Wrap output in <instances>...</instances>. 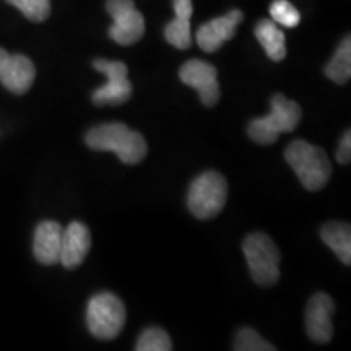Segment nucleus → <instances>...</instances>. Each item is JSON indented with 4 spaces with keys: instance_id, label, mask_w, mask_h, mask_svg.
<instances>
[{
    "instance_id": "obj_1",
    "label": "nucleus",
    "mask_w": 351,
    "mask_h": 351,
    "mask_svg": "<svg viewBox=\"0 0 351 351\" xmlns=\"http://www.w3.org/2000/svg\"><path fill=\"white\" fill-rule=\"evenodd\" d=\"M85 142L91 150L116 153L125 165H138L147 156L148 150L142 134L130 130L119 122L93 127L86 134Z\"/></svg>"
},
{
    "instance_id": "obj_2",
    "label": "nucleus",
    "mask_w": 351,
    "mask_h": 351,
    "mask_svg": "<svg viewBox=\"0 0 351 351\" xmlns=\"http://www.w3.org/2000/svg\"><path fill=\"white\" fill-rule=\"evenodd\" d=\"M285 160L307 191L317 192L330 181L332 163L320 147H314L304 140H295L285 150Z\"/></svg>"
},
{
    "instance_id": "obj_3",
    "label": "nucleus",
    "mask_w": 351,
    "mask_h": 351,
    "mask_svg": "<svg viewBox=\"0 0 351 351\" xmlns=\"http://www.w3.org/2000/svg\"><path fill=\"white\" fill-rule=\"evenodd\" d=\"M269 116L254 119L249 124V137L258 145H271L282 134L293 132L301 122V106L283 95H274Z\"/></svg>"
},
{
    "instance_id": "obj_4",
    "label": "nucleus",
    "mask_w": 351,
    "mask_h": 351,
    "mask_svg": "<svg viewBox=\"0 0 351 351\" xmlns=\"http://www.w3.org/2000/svg\"><path fill=\"white\" fill-rule=\"evenodd\" d=\"M86 326L99 340H112L125 326V306L112 293H98L86 307Z\"/></svg>"
},
{
    "instance_id": "obj_5",
    "label": "nucleus",
    "mask_w": 351,
    "mask_h": 351,
    "mask_svg": "<svg viewBox=\"0 0 351 351\" xmlns=\"http://www.w3.org/2000/svg\"><path fill=\"white\" fill-rule=\"evenodd\" d=\"M228 199V182L217 171L197 176L187 194V207L199 219L217 217Z\"/></svg>"
},
{
    "instance_id": "obj_6",
    "label": "nucleus",
    "mask_w": 351,
    "mask_h": 351,
    "mask_svg": "<svg viewBox=\"0 0 351 351\" xmlns=\"http://www.w3.org/2000/svg\"><path fill=\"white\" fill-rule=\"evenodd\" d=\"M252 280L261 287H271L280 278V251L270 236L254 232L243 244Z\"/></svg>"
},
{
    "instance_id": "obj_7",
    "label": "nucleus",
    "mask_w": 351,
    "mask_h": 351,
    "mask_svg": "<svg viewBox=\"0 0 351 351\" xmlns=\"http://www.w3.org/2000/svg\"><path fill=\"white\" fill-rule=\"evenodd\" d=\"M93 67L108 77V82L93 93V103L96 106H119L130 99L132 83L127 78L129 70L124 62L96 59Z\"/></svg>"
},
{
    "instance_id": "obj_8",
    "label": "nucleus",
    "mask_w": 351,
    "mask_h": 351,
    "mask_svg": "<svg viewBox=\"0 0 351 351\" xmlns=\"http://www.w3.org/2000/svg\"><path fill=\"white\" fill-rule=\"evenodd\" d=\"M106 10L112 16L109 36L121 46H132L140 41L145 33V19L134 0H108Z\"/></svg>"
},
{
    "instance_id": "obj_9",
    "label": "nucleus",
    "mask_w": 351,
    "mask_h": 351,
    "mask_svg": "<svg viewBox=\"0 0 351 351\" xmlns=\"http://www.w3.org/2000/svg\"><path fill=\"white\" fill-rule=\"evenodd\" d=\"M217 75V69L212 64L199 59L189 60L179 70V78H181L182 83L197 90L200 101L207 108L217 106L219 101V85Z\"/></svg>"
},
{
    "instance_id": "obj_10",
    "label": "nucleus",
    "mask_w": 351,
    "mask_h": 351,
    "mask_svg": "<svg viewBox=\"0 0 351 351\" xmlns=\"http://www.w3.org/2000/svg\"><path fill=\"white\" fill-rule=\"evenodd\" d=\"M335 302L327 293H315L306 306V332L315 343L326 345L333 337L332 315Z\"/></svg>"
},
{
    "instance_id": "obj_11",
    "label": "nucleus",
    "mask_w": 351,
    "mask_h": 351,
    "mask_svg": "<svg viewBox=\"0 0 351 351\" xmlns=\"http://www.w3.org/2000/svg\"><path fill=\"white\" fill-rule=\"evenodd\" d=\"M36 77V69L26 56H12L0 49V83L15 95H23L29 90Z\"/></svg>"
},
{
    "instance_id": "obj_12",
    "label": "nucleus",
    "mask_w": 351,
    "mask_h": 351,
    "mask_svg": "<svg viewBox=\"0 0 351 351\" xmlns=\"http://www.w3.org/2000/svg\"><path fill=\"white\" fill-rule=\"evenodd\" d=\"M244 13L241 10H231L226 15L218 16L202 25L197 32V44L202 51L217 52L226 41L234 38L236 28L243 21Z\"/></svg>"
},
{
    "instance_id": "obj_13",
    "label": "nucleus",
    "mask_w": 351,
    "mask_h": 351,
    "mask_svg": "<svg viewBox=\"0 0 351 351\" xmlns=\"http://www.w3.org/2000/svg\"><path fill=\"white\" fill-rule=\"evenodd\" d=\"M91 247V232L86 225L80 221H72L62 231V244H60L59 262L67 270L80 267Z\"/></svg>"
},
{
    "instance_id": "obj_14",
    "label": "nucleus",
    "mask_w": 351,
    "mask_h": 351,
    "mask_svg": "<svg viewBox=\"0 0 351 351\" xmlns=\"http://www.w3.org/2000/svg\"><path fill=\"white\" fill-rule=\"evenodd\" d=\"M64 228L56 221H43L34 231L33 252L34 257L43 265L59 263L60 244H62Z\"/></svg>"
},
{
    "instance_id": "obj_15",
    "label": "nucleus",
    "mask_w": 351,
    "mask_h": 351,
    "mask_svg": "<svg viewBox=\"0 0 351 351\" xmlns=\"http://www.w3.org/2000/svg\"><path fill=\"white\" fill-rule=\"evenodd\" d=\"M176 19L166 25L165 36L171 46L178 49H189L192 44L191 16L192 0H173Z\"/></svg>"
},
{
    "instance_id": "obj_16",
    "label": "nucleus",
    "mask_w": 351,
    "mask_h": 351,
    "mask_svg": "<svg viewBox=\"0 0 351 351\" xmlns=\"http://www.w3.org/2000/svg\"><path fill=\"white\" fill-rule=\"evenodd\" d=\"M256 38L274 62H282L287 57V39L274 20H261L254 29Z\"/></svg>"
},
{
    "instance_id": "obj_17",
    "label": "nucleus",
    "mask_w": 351,
    "mask_h": 351,
    "mask_svg": "<svg viewBox=\"0 0 351 351\" xmlns=\"http://www.w3.org/2000/svg\"><path fill=\"white\" fill-rule=\"evenodd\" d=\"M322 241L335 252L341 263H351V228L348 223L332 221L322 226L320 230Z\"/></svg>"
},
{
    "instance_id": "obj_18",
    "label": "nucleus",
    "mask_w": 351,
    "mask_h": 351,
    "mask_svg": "<svg viewBox=\"0 0 351 351\" xmlns=\"http://www.w3.org/2000/svg\"><path fill=\"white\" fill-rule=\"evenodd\" d=\"M326 75L332 82L345 85L351 77V39L346 36L326 67Z\"/></svg>"
},
{
    "instance_id": "obj_19",
    "label": "nucleus",
    "mask_w": 351,
    "mask_h": 351,
    "mask_svg": "<svg viewBox=\"0 0 351 351\" xmlns=\"http://www.w3.org/2000/svg\"><path fill=\"white\" fill-rule=\"evenodd\" d=\"M137 351H169L173 350V343H171L169 335L163 328L150 327L145 328L137 340L135 345Z\"/></svg>"
},
{
    "instance_id": "obj_20",
    "label": "nucleus",
    "mask_w": 351,
    "mask_h": 351,
    "mask_svg": "<svg viewBox=\"0 0 351 351\" xmlns=\"http://www.w3.org/2000/svg\"><path fill=\"white\" fill-rule=\"evenodd\" d=\"M270 16L276 25L285 28H295L301 21V13L288 0H275L270 5Z\"/></svg>"
},
{
    "instance_id": "obj_21",
    "label": "nucleus",
    "mask_w": 351,
    "mask_h": 351,
    "mask_svg": "<svg viewBox=\"0 0 351 351\" xmlns=\"http://www.w3.org/2000/svg\"><path fill=\"white\" fill-rule=\"evenodd\" d=\"M32 21H44L51 15V0H7Z\"/></svg>"
},
{
    "instance_id": "obj_22",
    "label": "nucleus",
    "mask_w": 351,
    "mask_h": 351,
    "mask_svg": "<svg viewBox=\"0 0 351 351\" xmlns=\"http://www.w3.org/2000/svg\"><path fill=\"white\" fill-rule=\"evenodd\" d=\"M236 351H275V346L263 340L252 328H243L236 335L234 341Z\"/></svg>"
},
{
    "instance_id": "obj_23",
    "label": "nucleus",
    "mask_w": 351,
    "mask_h": 351,
    "mask_svg": "<svg viewBox=\"0 0 351 351\" xmlns=\"http://www.w3.org/2000/svg\"><path fill=\"white\" fill-rule=\"evenodd\" d=\"M351 160V132L346 130L340 140L339 150H337V161L340 165H350Z\"/></svg>"
}]
</instances>
